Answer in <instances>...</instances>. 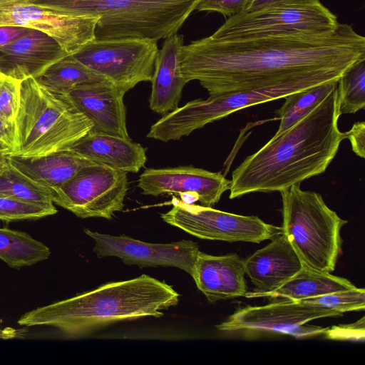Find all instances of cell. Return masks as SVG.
Instances as JSON below:
<instances>
[{"label":"cell","mask_w":365,"mask_h":365,"mask_svg":"<svg viewBox=\"0 0 365 365\" xmlns=\"http://www.w3.org/2000/svg\"><path fill=\"white\" fill-rule=\"evenodd\" d=\"M16 149L14 122H9L0 116V153L11 155Z\"/></svg>","instance_id":"cell-34"},{"label":"cell","mask_w":365,"mask_h":365,"mask_svg":"<svg viewBox=\"0 0 365 365\" xmlns=\"http://www.w3.org/2000/svg\"><path fill=\"white\" fill-rule=\"evenodd\" d=\"M9 159L26 175L53 188L60 187L83 168L97 163L69 149L37 158L9 156Z\"/></svg>","instance_id":"cell-22"},{"label":"cell","mask_w":365,"mask_h":365,"mask_svg":"<svg viewBox=\"0 0 365 365\" xmlns=\"http://www.w3.org/2000/svg\"><path fill=\"white\" fill-rule=\"evenodd\" d=\"M282 234L304 267L331 273L341 253V230L347 223L325 203L321 194L294 185L280 192Z\"/></svg>","instance_id":"cell-6"},{"label":"cell","mask_w":365,"mask_h":365,"mask_svg":"<svg viewBox=\"0 0 365 365\" xmlns=\"http://www.w3.org/2000/svg\"><path fill=\"white\" fill-rule=\"evenodd\" d=\"M271 240L245 260V274L254 285L253 290L246 293L247 298H259L277 289L303 267L282 232Z\"/></svg>","instance_id":"cell-18"},{"label":"cell","mask_w":365,"mask_h":365,"mask_svg":"<svg viewBox=\"0 0 365 365\" xmlns=\"http://www.w3.org/2000/svg\"><path fill=\"white\" fill-rule=\"evenodd\" d=\"M183 36L177 34L165 38L159 50L151 79L150 108L160 115L178 108L182 91L187 81L180 68V52Z\"/></svg>","instance_id":"cell-20"},{"label":"cell","mask_w":365,"mask_h":365,"mask_svg":"<svg viewBox=\"0 0 365 365\" xmlns=\"http://www.w3.org/2000/svg\"><path fill=\"white\" fill-rule=\"evenodd\" d=\"M329 339L364 341L365 336L364 317L349 324H341L327 328L323 334Z\"/></svg>","instance_id":"cell-33"},{"label":"cell","mask_w":365,"mask_h":365,"mask_svg":"<svg viewBox=\"0 0 365 365\" xmlns=\"http://www.w3.org/2000/svg\"><path fill=\"white\" fill-rule=\"evenodd\" d=\"M36 79L48 90L62 94L81 84L108 81L71 55L50 66Z\"/></svg>","instance_id":"cell-25"},{"label":"cell","mask_w":365,"mask_h":365,"mask_svg":"<svg viewBox=\"0 0 365 365\" xmlns=\"http://www.w3.org/2000/svg\"><path fill=\"white\" fill-rule=\"evenodd\" d=\"M94 242L98 257H117L128 265L175 267L192 275L199 247L191 240L155 244L142 242L125 235L113 236L84 230Z\"/></svg>","instance_id":"cell-13"},{"label":"cell","mask_w":365,"mask_h":365,"mask_svg":"<svg viewBox=\"0 0 365 365\" xmlns=\"http://www.w3.org/2000/svg\"><path fill=\"white\" fill-rule=\"evenodd\" d=\"M231 180L220 173L192 166L147 168L140 175L142 194L158 197L164 193L194 194L203 205L212 207L230 190Z\"/></svg>","instance_id":"cell-15"},{"label":"cell","mask_w":365,"mask_h":365,"mask_svg":"<svg viewBox=\"0 0 365 365\" xmlns=\"http://www.w3.org/2000/svg\"><path fill=\"white\" fill-rule=\"evenodd\" d=\"M245 259L236 253L211 255L199 251L192 277L211 302L245 297Z\"/></svg>","instance_id":"cell-19"},{"label":"cell","mask_w":365,"mask_h":365,"mask_svg":"<svg viewBox=\"0 0 365 365\" xmlns=\"http://www.w3.org/2000/svg\"><path fill=\"white\" fill-rule=\"evenodd\" d=\"M58 212L54 205H41L0 193V220L16 222L41 219Z\"/></svg>","instance_id":"cell-29"},{"label":"cell","mask_w":365,"mask_h":365,"mask_svg":"<svg viewBox=\"0 0 365 365\" xmlns=\"http://www.w3.org/2000/svg\"><path fill=\"white\" fill-rule=\"evenodd\" d=\"M125 92L108 81L77 86L66 96L93 123L91 131L131 139L126 126Z\"/></svg>","instance_id":"cell-16"},{"label":"cell","mask_w":365,"mask_h":365,"mask_svg":"<svg viewBox=\"0 0 365 365\" xmlns=\"http://www.w3.org/2000/svg\"><path fill=\"white\" fill-rule=\"evenodd\" d=\"M128 189L126 172L96 163L55 187L54 203L81 218L111 220L123 209Z\"/></svg>","instance_id":"cell-11"},{"label":"cell","mask_w":365,"mask_h":365,"mask_svg":"<svg viewBox=\"0 0 365 365\" xmlns=\"http://www.w3.org/2000/svg\"><path fill=\"white\" fill-rule=\"evenodd\" d=\"M339 116L336 86L303 118L244 159L232 173L230 199L281 192L324 173L345 139Z\"/></svg>","instance_id":"cell-2"},{"label":"cell","mask_w":365,"mask_h":365,"mask_svg":"<svg viewBox=\"0 0 365 365\" xmlns=\"http://www.w3.org/2000/svg\"><path fill=\"white\" fill-rule=\"evenodd\" d=\"M21 81L0 73V116L9 122H14L19 111Z\"/></svg>","instance_id":"cell-31"},{"label":"cell","mask_w":365,"mask_h":365,"mask_svg":"<svg viewBox=\"0 0 365 365\" xmlns=\"http://www.w3.org/2000/svg\"><path fill=\"white\" fill-rule=\"evenodd\" d=\"M76 16L98 17L95 39L158 41L177 34L200 0H29Z\"/></svg>","instance_id":"cell-4"},{"label":"cell","mask_w":365,"mask_h":365,"mask_svg":"<svg viewBox=\"0 0 365 365\" xmlns=\"http://www.w3.org/2000/svg\"><path fill=\"white\" fill-rule=\"evenodd\" d=\"M68 55L52 37L29 29L24 35L0 48V73L20 81L36 78Z\"/></svg>","instance_id":"cell-17"},{"label":"cell","mask_w":365,"mask_h":365,"mask_svg":"<svg viewBox=\"0 0 365 365\" xmlns=\"http://www.w3.org/2000/svg\"><path fill=\"white\" fill-rule=\"evenodd\" d=\"M0 193L41 205H53L54 188L40 183L21 172L11 163L9 168L0 175Z\"/></svg>","instance_id":"cell-27"},{"label":"cell","mask_w":365,"mask_h":365,"mask_svg":"<svg viewBox=\"0 0 365 365\" xmlns=\"http://www.w3.org/2000/svg\"><path fill=\"white\" fill-rule=\"evenodd\" d=\"M16 336V330L12 328L2 329L0 327V339H9L14 338Z\"/></svg>","instance_id":"cell-39"},{"label":"cell","mask_w":365,"mask_h":365,"mask_svg":"<svg viewBox=\"0 0 365 365\" xmlns=\"http://www.w3.org/2000/svg\"><path fill=\"white\" fill-rule=\"evenodd\" d=\"M365 59V38L339 23L320 36L282 35L245 39L207 36L183 45L180 68L210 96L269 88L324 73H344Z\"/></svg>","instance_id":"cell-1"},{"label":"cell","mask_w":365,"mask_h":365,"mask_svg":"<svg viewBox=\"0 0 365 365\" xmlns=\"http://www.w3.org/2000/svg\"><path fill=\"white\" fill-rule=\"evenodd\" d=\"M14 125L16 149L9 156L21 158L68 149L93 127L66 94L48 90L34 78L21 81Z\"/></svg>","instance_id":"cell-5"},{"label":"cell","mask_w":365,"mask_h":365,"mask_svg":"<svg viewBox=\"0 0 365 365\" xmlns=\"http://www.w3.org/2000/svg\"><path fill=\"white\" fill-rule=\"evenodd\" d=\"M29 30L18 26H0V48L14 42Z\"/></svg>","instance_id":"cell-36"},{"label":"cell","mask_w":365,"mask_h":365,"mask_svg":"<svg viewBox=\"0 0 365 365\" xmlns=\"http://www.w3.org/2000/svg\"><path fill=\"white\" fill-rule=\"evenodd\" d=\"M29 0H0V6L11 3H15L19 1H28Z\"/></svg>","instance_id":"cell-40"},{"label":"cell","mask_w":365,"mask_h":365,"mask_svg":"<svg viewBox=\"0 0 365 365\" xmlns=\"http://www.w3.org/2000/svg\"><path fill=\"white\" fill-rule=\"evenodd\" d=\"M179 297L165 282L142 274L37 307L24 314L17 323L50 327L68 338H78L115 322L160 317L178 304Z\"/></svg>","instance_id":"cell-3"},{"label":"cell","mask_w":365,"mask_h":365,"mask_svg":"<svg viewBox=\"0 0 365 365\" xmlns=\"http://www.w3.org/2000/svg\"><path fill=\"white\" fill-rule=\"evenodd\" d=\"M170 203L172 208L161 215L163 221L200 239L259 243L282 232V227L257 216L230 213L176 197Z\"/></svg>","instance_id":"cell-10"},{"label":"cell","mask_w":365,"mask_h":365,"mask_svg":"<svg viewBox=\"0 0 365 365\" xmlns=\"http://www.w3.org/2000/svg\"><path fill=\"white\" fill-rule=\"evenodd\" d=\"M339 115L352 114L365 107V59L351 65L341 76L337 85Z\"/></svg>","instance_id":"cell-28"},{"label":"cell","mask_w":365,"mask_h":365,"mask_svg":"<svg viewBox=\"0 0 365 365\" xmlns=\"http://www.w3.org/2000/svg\"><path fill=\"white\" fill-rule=\"evenodd\" d=\"M336 16L320 0H281L229 17L212 35L217 39L269 36H320L335 31Z\"/></svg>","instance_id":"cell-8"},{"label":"cell","mask_w":365,"mask_h":365,"mask_svg":"<svg viewBox=\"0 0 365 365\" xmlns=\"http://www.w3.org/2000/svg\"><path fill=\"white\" fill-rule=\"evenodd\" d=\"M11 165L9 156L0 153V175L7 170Z\"/></svg>","instance_id":"cell-38"},{"label":"cell","mask_w":365,"mask_h":365,"mask_svg":"<svg viewBox=\"0 0 365 365\" xmlns=\"http://www.w3.org/2000/svg\"><path fill=\"white\" fill-rule=\"evenodd\" d=\"M158 51L153 39H93L71 56L126 93L151 81Z\"/></svg>","instance_id":"cell-9"},{"label":"cell","mask_w":365,"mask_h":365,"mask_svg":"<svg viewBox=\"0 0 365 365\" xmlns=\"http://www.w3.org/2000/svg\"><path fill=\"white\" fill-rule=\"evenodd\" d=\"M299 302L307 305L331 309L343 314L346 312L364 309L365 290L355 287Z\"/></svg>","instance_id":"cell-30"},{"label":"cell","mask_w":365,"mask_h":365,"mask_svg":"<svg viewBox=\"0 0 365 365\" xmlns=\"http://www.w3.org/2000/svg\"><path fill=\"white\" fill-rule=\"evenodd\" d=\"M338 81H329L284 97V103L275 110L280 123L273 137L279 135L311 112L337 86Z\"/></svg>","instance_id":"cell-26"},{"label":"cell","mask_w":365,"mask_h":365,"mask_svg":"<svg viewBox=\"0 0 365 365\" xmlns=\"http://www.w3.org/2000/svg\"><path fill=\"white\" fill-rule=\"evenodd\" d=\"M279 1L281 0H251L245 11L256 10Z\"/></svg>","instance_id":"cell-37"},{"label":"cell","mask_w":365,"mask_h":365,"mask_svg":"<svg viewBox=\"0 0 365 365\" xmlns=\"http://www.w3.org/2000/svg\"><path fill=\"white\" fill-rule=\"evenodd\" d=\"M98 21V17L63 14L29 1L0 6V26L41 31L55 39L69 55L95 39Z\"/></svg>","instance_id":"cell-14"},{"label":"cell","mask_w":365,"mask_h":365,"mask_svg":"<svg viewBox=\"0 0 365 365\" xmlns=\"http://www.w3.org/2000/svg\"><path fill=\"white\" fill-rule=\"evenodd\" d=\"M341 75L324 73L288 84L227 93L207 99H195L163 115L150 127L147 137L163 142L178 140L234 112L284 98L291 93L339 79Z\"/></svg>","instance_id":"cell-7"},{"label":"cell","mask_w":365,"mask_h":365,"mask_svg":"<svg viewBox=\"0 0 365 365\" xmlns=\"http://www.w3.org/2000/svg\"><path fill=\"white\" fill-rule=\"evenodd\" d=\"M99 164L124 172L138 173L146 161V149L131 139L90 131L69 148Z\"/></svg>","instance_id":"cell-21"},{"label":"cell","mask_w":365,"mask_h":365,"mask_svg":"<svg viewBox=\"0 0 365 365\" xmlns=\"http://www.w3.org/2000/svg\"><path fill=\"white\" fill-rule=\"evenodd\" d=\"M251 0H200L195 10L216 12L230 17L243 12Z\"/></svg>","instance_id":"cell-32"},{"label":"cell","mask_w":365,"mask_h":365,"mask_svg":"<svg viewBox=\"0 0 365 365\" xmlns=\"http://www.w3.org/2000/svg\"><path fill=\"white\" fill-rule=\"evenodd\" d=\"M51 250L26 232L0 227V259L9 267L20 269L45 259Z\"/></svg>","instance_id":"cell-24"},{"label":"cell","mask_w":365,"mask_h":365,"mask_svg":"<svg viewBox=\"0 0 365 365\" xmlns=\"http://www.w3.org/2000/svg\"><path fill=\"white\" fill-rule=\"evenodd\" d=\"M355 287L345 278L303 266L277 289L264 294L261 297L300 301Z\"/></svg>","instance_id":"cell-23"},{"label":"cell","mask_w":365,"mask_h":365,"mask_svg":"<svg viewBox=\"0 0 365 365\" xmlns=\"http://www.w3.org/2000/svg\"><path fill=\"white\" fill-rule=\"evenodd\" d=\"M342 315L334 310L307 305L299 301L281 299L263 306L238 309L216 328L221 331H273L304 338L323 334L327 329L309 324V322Z\"/></svg>","instance_id":"cell-12"},{"label":"cell","mask_w":365,"mask_h":365,"mask_svg":"<svg viewBox=\"0 0 365 365\" xmlns=\"http://www.w3.org/2000/svg\"><path fill=\"white\" fill-rule=\"evenodd\" d=\"M345 138L349 140L353 152L361 158L365 157V123H355L351 128L344 132Z\"/></svg>","instance_id":"cell-35"}]
</instances>
